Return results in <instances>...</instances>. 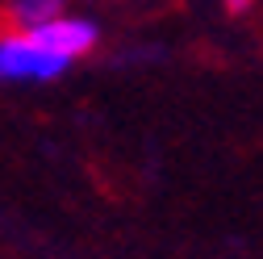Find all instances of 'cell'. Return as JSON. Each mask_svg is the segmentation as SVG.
Masks as SVG:
<instances>
[{
	"instance_id": "cell-2",
	"label": "cell",
	"mask_w": 263,
	"mask_h": 259,
	"mask_svg": "<svg viewBox=\"0 0 263 259\" xmlns=\"http://www.w3.org/2000/svg\"><path fill=\"white\" fill-rule=\"evenodd\" d=\"M29 34H34L46 50L71 59V63L84 59V54H92L96 42H101V29H96L92 21H84V17H54V21H46V25H34Z\"/></svg>"
},
{
	"instance_id": "cell-1",
	"label": "cell",
	"mask_w": 263,
	"mask_h": 259,
	"mask_svg": "<svg viewBox=\"0 0 263 259\" xmlns=\"http://www.w3.org/2000/svg\"><path fill=\"white\" fill-rule=\"evenodd\" d=\"M71 59L46 50L29 29H13L0 38V80H59Z\"/></svg>"
},
{
	"instance_id": "cell-3",
	"label": "cell",
	"mask_w": 263,
	"mask_h": 259,
	"mask_svg": "<svg viewBox=\"0 0 263 259\" xmlns=\"http://www.w3.org/2000/svg\"><path fill=\"white\" fill-rule=\"evenodd\" d=\"M63 9H67V0H13L9 21L17 29H34V25H46V21L63 17Z\"/></svg>"
}]
</instances>
